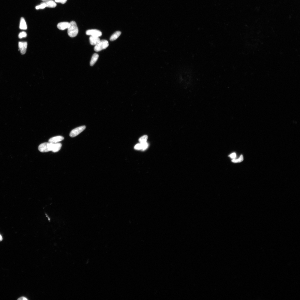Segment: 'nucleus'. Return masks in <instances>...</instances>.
<instances>
[{
  "label": "nucleus",
  "instance_id": "f257e3e1",
  "mask_svg": "<svg viewBox=\"0 0 300 300\" xmlns=\"http://www.w3.org/2000/svg\"><path fill=\"white\" fill-rule=\"evenodd\" d=\"M68 29V34L71 38L76 36L79 33V29L77 23L74 21H72L69 23Z\"/></svg>",
  "mask_w": 300,
  "mask_h": 300
},
{
  "label": "nucleus",
  "instance_id": "f03ea898",
  "mask_svg": "<svg viewBox=\"0 0 300 300\" xmlns=\"http://www.w3.org/2000/svg\"><path fill=\"white\" fill-rule=\"evenodd\" d=\"M109 46L108 41L106 40H102L96 45L94 47V50L96 52L100 51L102 50L106 49Z\"/></svg>",
  "mask_w": 300,
  "mask_h": 300
},
{
  "label": "nucleus",
  "instance_id": "7ed1b4c3",
  "mask_svg": "<svg viewBox=\"0 0 300 300\" xmlns=\"http://www.w3.org/2000/svg\"><path fill=\"white\" fill-rule=\"evenodd\" d=\"M52 143H44L41 144L39 146V151L41 152H47L52 151Z\"/></svg>",
  "mask_w": 300,
  "mask_h": 300
},
{
  "label": "nucleus",
  "instance_id": "20e7f679",
  "mask_svg": "<svg viewBox=\"0 0 300 300\" xmlns=\"http://www.w3.org/2000/svg\"><path fill=\"white\" fill-rule=\"evenodd\" d=\"M86 128L85 126H82L75 128L71 131L70 136L72 138L76 137L82 133Z\"/></svg>",
  "mask_w": 300,
  "mask_h": 300
},
{
  "label": "nucleus",
  "instance_id": "39448f33",
  "mask_svg": "<svg viewBox=\"0 0 300 300\" xmlns=\"http://www.w3.org/2000/svg\"><path fill=\"white\" fill-rule=\"evenodd\" d=\"M86 34L88 35L94 36L97 37H100L102 35V32L99 30L96 29H89L86 31Z\"/></svg>",
  "mask_w": 300,
  "mask_h": 300
},
{
  "label": "nucleus",
  "instance_id": "423d86ee",
  "mask_svg": "<svg viewBox=\"0 0 300 300\" xmlns=\"http://www.w3.org/2000/svg\"><path fill=\"white\" fill-rule=\"evenodd\" d=\"M27 47V43L26 42H19V47L21 54L24 55L26 53Z\"/></svg>",
  "mask_w": 300,
  "mask_h": 300
},
{
  "label": "nucleus",
  "instance_id": "0eeeda50",
  "mask_svg": "<svg viewBox=\"0 0 300 300\" xmlns=\"http://www.w3.org/2000/svg\"><path fill=\"white\" fill-rule=\"evenodd\" d=\"M64 138L61 136H57L51 138L49 141V142L56 143L61 141L64 139Z\"/></svg>",
  "mask_w": 300,
  "mask_h": 300
},
{
  "label": "nucleus",
  "instance_id": "6e6552de",
  "mask_svg": "<svg viewBox=\"0 0 300 300\" xmlns=\"http://www.w3.org/2000/svg\"><path fill=\"white\" fill-rule=\"evenodd\" d=\"M90 43L92 46H96L100 41L99 37L91 36L89 38Z\"/></svg>",
  "mask_w": 300,
  "mask_h": 300
},
{
  "label": "nucleus",
  "instance_id": "1a4fd4ad",
  "mask_svg": "<svg viewBox=\"0 0 300 300\" xmlns=\"http://www.w3.org/2000/svg\"><path fill=\"white\" fill-rule=\"evenodd\" d=\"M69 23L67 22H64L59 23L57 25V27L60 30L64 31L67 29Z\"/></svg>",
  "mask_w": 300,
  "mask_h": 300
},
{
  "label": "nucleus",
  "instance_id": "9d476101",
  "mask_svg": "<svg viewBox=\"0 0 300 300\" xmlns=\"http://www.w3.org/2000/svg\"><path fill=\"white\" fill-rule=\"evenodd\" d=\"M62 146V144L60 143H53L52 144V151L54 153L58 152L61 149Z\"/></svg>",
  "mask_w": 300,
  "mask_h": 300
},
{
  "label": "nucleus",
  "instance_id": "9b49d317",
  "mask_svg": "<svg viewBox=\"0 0 300 300\" xmlns=\"http://www.w3.org/2000/svg\"><path fill=\"white\" fill-rule=\"evenodd\" d=\"M19 27L21 29L26 30L27 29V25L23 17L21 18Z\"/></svg>",
  "mask_w": 300,
  "mask_h": 300
},
{
  "label": "nucleus",
  "instance_id": "f8f14e48",
  "mask_svg": "<svg viewBox=\"0 0 300 300\" xmlns=\"http://www.w3.org/2000/svg\"><path fill=\"white\" fill-rule=\"evenodd\" d=\"M45 3L47 7L54 8L57 5L56 3L52 0H49Z\"/></svg>",
  "mask_w": 300,
  "mask_h": 300
},
{
  "label": "nucleus",
  "instance_id": "ddd939ff",
  "mask_svg": "<svg viewBox=\"0 0 300 300\" xmlns=\"http://www.w3.org/2000/svg\"><path fill=\"white\" fill-rule=\"evenodd\" d=\"M99 55L97 54L94 53L93 55L91 62H90V65L91 66H93L95 64L96 62L97 61Z\"/></svg>",
  "mask_w": 300,
  "mask_h": 300
},
{
  "label": "nucleus",
  "instance_id": "4468645a",
  "mask_svg": "<svg viewBox=\"0 0 300 300\" xmlns=\"http://www.w3.org/2000/svg\"><path fill=\"white\" fill-rule=\"evenodd\" d=\"M121 34V32L119 31L116 32L110 38V41H112L115 40L118 38Z\"/></svg>",
  "mask_w": 300,
  "mask_h": 300
},
{
  "label": "nucleus",
  "instance_id": "2eb2a0df",
  "mask_svg": "<svg viewBox=\"0 0 300 300\" xmlns=\"http://www.w3.org/2000/svg\"><path fill=\"white\" fill-rule=\"evenodd\" d=\"M244 158L243 156L242 155H241L240 157L238 159H233L232 160L233 162L234 163H237L241 162L244 160Z\"/></svg>",
  "mask_w": 300,
  "mask_h": 300
},
{
  "label": "nucleus",
  "instance_id": "dca6fc26",
  "mask_svg": "<svg viewBox=\"0 0 300 300\" xmlns=\"http://www.w3.org/2000/svg\"><path fill=\"white\" fill-rule=\"evenodd\" d=\"M148 139V137L146 135L143 136L141 137L139 139V141L140 143H142L146 142Z\"/></svg>",
  "mask_w": 300,
  "mask_h": 300
},
{
  "label": "nucleus",
  "instance_id": "f3484780",
  "mask_svg": "<svg viewBox=\"0 0 300 300\" xmlns=\"http://www.w3.org/2000/svg\"><path fill=\"white\" fill-rule=\"evenodd\" d=\"M140 143L142 145V151H145L148 148L149 145L148 143L147 142Z\"/></svg>",
  "mask_w": 300,
  "mask_h": 300
},
{
  "label": "nucleus",
  "instance_id": "a211bd4d",
  "mask_svg": "<svg viewBox=\"0 0 300 300\" xmlns=\"http://www.w3.org/2000/svg\"><path fill=\"white\" fill-rule=\"evenodd\" d=\"M46 7V3L45 2L42 3L40 5L37 6L36 7V8L37 10L39 9H43Z\"/></svg>",
  "mask_w": 300,
  "mask_h": 300
},
{
  "label": "nucleus",
  "instance_id": "6ab92c4d",
  "mask_svg": "<svg viewBox=\"0 0 300 300\" xmlns=\"http://www.w3.org/2000/svg\"><path fill=\"white\" fill-rule=\"evenodd\" d=\"M27 35V34L25 32H20L19 34V37L20 39L25 38L26 37Z\"/></svg>",
  "mask_w": 300,
  "mask_h": 300
},
{
  "label": "nucleus",
  "instance_id": "aec40b11",
  "mask_svg": "<svg viewBox=\"0 0 300 300\" xmlns=\"http://www.w3.org/2000/svg\"><path fill=\"white\" fill-rule=\"evenodd\" d=\"M134 149H135L137 150H142V146L141 144L140 143H138L137 144L134 146Z\"/></svg>",
  "mask_w": 300,
  "mask_h": 300
},
{
  "label": "nucleus",
  "instance_id": "412c9836",
  "mask_svg": "<svg viewBox=\"0 0 300 300\" xmlns=\"http://www.w3.org/2000/svg\"><path fill=\"white\" fill-rule=\"evenodd\" d=\"M55 1L56 2L60 3L62 4H64L66 2L67 0H55Z\"/></svg>",
  "mask_w": 300,
  "mask_h": 300
},
{
  "label": "nucleus",
  "instance_id": "4be33fe9",
  "mask_svg": "<svg viewBox=\"0 0 300 300\" xmlns=\"http://www.w3.org/2000/svg\"><path fill=\"white\" fill-rule=\"evenodd\" d=\"M229 156L231 158L233 159H235L236 157V154L235 153H233L230 155Z\"/></svg>",
  "mask_w": 300,
  "mask_h": 300
},
{
  "label": "nucleus",
  "instance_id": "5701e85b",
  "mask_svg": "<svg viewBox=\"0 0 300 300\" xmlns=\"http://www.w3.org/2000/svg\"><path fill=\"white\" fill-rule=\"evenodd\" d=\"M18 300H28V299L24 297H22L18 299Z\"/></svg>",
  "mask_w": 300,
  "mask_h": 300
},
{
  "label": "nucleus",
  "instance_id": "b1692460",
  "mask_svg": "<svg viewBox=\"0 0 300 300\" xmlns=\"http://www.w3.org/2000/svg\"><path fill=\"white\" fill-rule=\"evenodd\" d=\"M45 215H46V217L47 218L48 220L50 222L51 221V219L49 216V215H48L46 213H45Z\"/></svg>",
  "mask_w": 300,
  "mask_h": 300
},
{
  "label": "nucleus",
  "instance_id": "393cba45",
  "mask_svg": "<svg viewBox=\"0 0 300 300\" xmlns=\"http://www.w3.org/2000/svg\"><path fill=\"white\" fill-rule=\"evenodd\" d=\"M2 240H3L2 237V235L1 234H0V242L2 241Z\"/></svg>",
  "mask_w": 300,
  "mask_h": 300
},
{
  "label": "nucleus",
  "instance_id": "a878e982",
  "mask_svg": "<svg viewBox=\"0 0 300 300\" xmlns=\"http://www.w3.org/2000/svg\"><path fill=\"white\" fill-rule=\"evenodd\" d=\"M42 1L44 2H46L49 1V0H42Z\"/></svg>",
  "mask_w": 300,
  "mask_h": 300
}]
</instances>
